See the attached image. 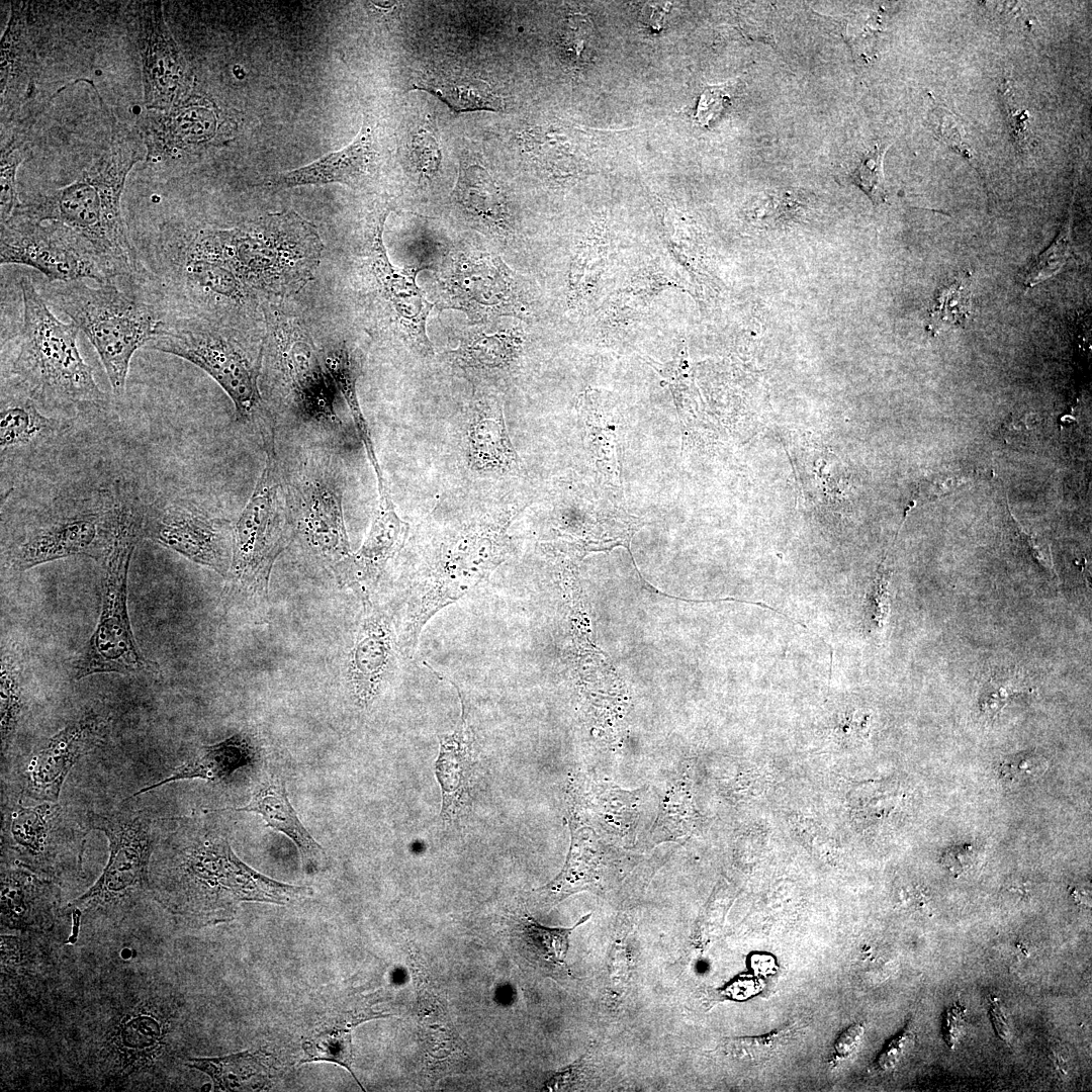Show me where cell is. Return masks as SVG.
Instances as JSON below:
<instances>
[{"mask_svg":"<svg viewBox=\"0 0 1092 1092\" xmlns=\"http://www.w3.org/2000/svg\"><path fill=\"white\" fill-rule=\"evenodd\" d=\"M1077 178L1074 184V191L1068 210V216L1052 245L1044 252L1038 255V257L1035 258L1032 264H1030L1027 268L1024 277V286L1026 288H1032L1033 286L1056 276L1064 269L1066 265L1075 261V254L1072 248L1071 226L1073 220V203L1075 200Z\"/></svg>","mask_w":1092,"mask_h":1092,"instance_id":"7bdbcfd3","label":"cell"},{"mask_svg":"<svg viewBox=\"0 0 1092 1092\" xmlns=\"http://www.w3.org/2000/svg\"><path fill=\"white\" fill-rule=\"evenodd\" d=\"M607 397L596 390H587L580 399V412L586 426L589 451L599 469L611 475L619 482L617 464L616 417L612 407L607 405Z\"/></svg>","mask_w":1092,"mask_h":1092,"instance_id":"74e56055","label":"cell"},{"mask_svg":"<svg viewBox=\"0 0 1092 1092\" xmlns=\"http://www.w3.org/2000/svg\"><path fill=\"white\" fill-rule=\"evenodd\" d=\"M417 990V1017L420 1039L429 1070L446 1072L467 1055V1045L449 1016L445 1001L421 961L413 957Z\"/></svg>","mask_w":1092,"mask_h":1092,"instance_id":"484cf974","label":"cell"},{"mask_svg":"<svg viewBox=\"0 0 1092 1092\" xmlns=\"http://www.w3.org/2000/svg\"><path fill=\"white\" fill-rule=\"evenodd\" d=\"M0 264L26 265L50 282L92 279L114 282L112 269L84 237L53 220L36 221L18 213L1 223Z\"/></svg>","mask_w":1092,"mask_h":1092,"instance_id":"8fae6325","label":"cell"},{"mask_svg":"<svg viewBox=\"0 0 1092 1092\" xmlns=\"http://www.w3.org/2000/svg\"><path fill=\"white\" fill-rule=\"evenodd\" d=\"M443 307L457 308L470 318L532 313L533 293L519 275L489 253L458 249L445 264L440 278Z\"/></svg>","mask_w":1092,"mask_h":1092,"instance_id":"7c38bea8","label":"cell"},{"mask_svg":"<svg viewBox=\"0 0 1092 1092\" xmlns=\"http://www.w3.org/2000/svg\"><path fill=\"white\" fill-rule=\"evenodd\" d=\"M149 878L155 900L200 926L232 920L242 902L287 905L312 894L258 873L235 854L221 828L190 818L158 840Z\"/></svg>","mask_w":1092,"mask_h":1092,"instance_id":"6da1fadb","label":"cell"},{"mask_svg":"<svg viewBox=\"0 0 1092 1092\" xmlns=\"http://www.w3.org/2000/svg\"><path fill=\"white\" fill-rule=\"evenodd\" d=\"M57 422L39 413L27 395L2 397L0 411V447L2 454L30 444L56 431Z\"/></svg>","mask_w":1092,"mask_h":1092,"instance_id":"f35d334b","label":"cell"},{"mask_svg":"<svg viewBox=\"0 0 1092 1092\" xmlns=\"http://www.w3.org/2000/svg\"><path fill=\"white\" fill-rule=\"evenodd\" d=\"M585 1070V1059L583 1057L575 1063L554 1073L546 1081L545 1090H568L582 1080L583 1072Z\"/></svg>","mask_w":1092,"mask_h":1092,"instance_id":"94428289","label":"cell"},{"mask_svg":"<svg viewBox=\"0 0 1092 1092\" xmlns=\"http://www.w3.org/2000/svg\"><path fill=\"white\" fill-rule=\"evenodd\" d=\"M189 361L205 371L229 395L237 421L257 424L262 436L274 432L259 386L260 359L213 322L166 314L147 346Z\"/></svg>","mask_w":1092,"mask_h":1092,"instance_id":"52a82bcc","label":"cell"},{"mask_svg":"<svg viewBox=\"0 0 1092 1092\" xmlns=\"http://www.w3.org/2000/svg\"><path fill=\"white\" fill-rule=\"evenodd\" d=\"M426 666L438 677L452 685L461 704V715L453 732L438 736L440 748L435 775L441 789V820L452 825L466 816L471 806V781L475 767L473 735L468 723L467 706L460 688L450 678Z\"/></svg>","mask_w":1092,"mask_h":1092,"instance_id":"cb8c5ba5","label":"cell"},{"mask_svg":"<svg viewBox=\"0 0 1092 1092\" xmlns=\"http://www.w3.org/2000/svg\"><path fill=\"white\" fill-rule=\"evenodd\" d=\"M967 1008L957 1002L948 1006L943 1014L942 1037L950 1049H954L964 1034Z\"/></svg>","mask_w":1092,"mask_h":1092,"instance_id":"6f0895ef","label":"cell"},{"mask_svg":"<svg viewBox=\"0 0 1092 1092\" xmlns=\"http://www.w3.org/2000/svg\"><path fill=\"white\" fill-rule=\"evenodd\" d=\"M607 241L588 238L578 248L569 272V298L573 302L586 299L603 273L607 259Z\"/></svg>","mask_w":1092,"mask_h":1092,"instance_id":"f6af8a7d","label":"cell"},{"mask_svg":"<svg viewBox=\"0 0 1092 1092\" xmlns=\"http://www.w3.org/2000/svg\"><path fill=\"white\" fill-rule=\"evenodd\" d=\"M414 88L426 90L451 109L462 112L472 110H502V97L484 80L464 73L432 72L419 77Z\"/></svg>","mask_w":1092,"mask_h":1092,"instance_id":"8d00e7d4","label":"cell"},{"mask_svg":"<svg viewBox=\"0 0 1092 1092\" xmlns=\"http://www.w3.org/2000/svg\"><path fill=\"white\" fill-rule=\"evenodd\" d=\"M363 614L348 661V678L355 702L369 706L393 669L398 639L388 615L369 596L360 597Z\"/></svg>","mask_w":1092,"mask_h":1092,"instance_id":"7402d4cb","label":"cell"},{"mask_svg":"<svg viewBox=\"0 0 1092 1092\" xmlns=\"http://www.w3.org/2000/svg\"><path fill=\"white\" fill-rule=\"evenodd\" d=\"M407 157L412 174L419 183L428 184L436 179L442 155L436 133L428 125H422L412 133Z\"/></svg>","mask_w":1092,"mask_h":1092,"instance_id":"c3c4849f","label":"cell"},{"mask_svg":"<svg viewBox=\"0 0 1092 1092\" xmlns=\"http://www.w3.org/2000/svg\"><path fill=\"white\" fill-rule=\"evenodd\" d=\"M28 3L13 2L1 38V117L11 119L31 98L36 74V53L28 27Z\"/></svg>","mask_w":1092,"mask_h":1092,"instance_id":"4316f807","label":"cell"},{"mask_svg":"<svg viewBox=\"0 0 1092 1092\" xmlns=\"http://www.w3.org/2000/svg\"><path fill=\"white\" fill-rule=\"evenodd\" d=\"M389 209L377 208L371 218L369 264L380 296L387 305L390 321L403 340L424 356L433 353L426 334V321L433 304L416 284V269L398 270L389 262L382 232Z\"/></svg>","mask_w":1092,"mask_h":1092,"instance_id":"ffe728a7","label":"cell"},{"mask_svg":"<svg viewBox=\"0 0 1092 1092\" xmlns=\"http://www.w3.org/2000/svg\"><path fill=\"white\" fill-rule=\"evenodd\" d=\"M379 147L375 126L364 115L362 126L351 144L298 169L286 171L267 181L270 188L286 189L304 185L341 183L360 188L377 172Z\"/></svg>","mask_w":1092,"mask_h":1092,"instance_id":"603a6c76","label":"cell"},{"mask_svg":"<svg viewBox=\"0 0 1092 1092\" xmlns=\"http://www.w3.org/2000/svg\"><path fill=\"white\" fill-rule=\"evenodd\" d=\"M256 754V748L248 735L237 733L220 742L202 746L191 757L176 767L170 776L151 786L144 787L127 799L182 780L223 781L230 778L237 769L255 760Z\"/></svg>","mask_w":1092,"mask_h":1092,"instance_id":"d6a6232c","label":"cell"},{"mask_svg":"<svg viewBox=\"0 0 1092 1092\" xmlns=\"http://www.w3.org/2000/svg\"><path fill=\"white\" fill-rule=\"evenodd\" d=\"M558 50L562 62L571 70L581 71L589 64L595 32L588 15L571 13L564 19L558 33Z\"/></svg>","mask_w":1092,"mask_h":1092,"instance_id":"ee69618b","label":"cell"},{"mask_svg":"<svg viewBox=\"0 0 1092 1092\" xmlns=\"http://www.w3.org/2000/svg\"><path fill=\"white\" fill-rule=\"evenodd\" d=\"M280 368L287 380L299 414L322 425H336V386L312 340L297 325L287 321L275 326Z\"/></svg>","mask_w":1092,"mask_h":1092,"instance_id":"44dd1931","label":"cell"},{"mask_svg":"<svg viewBox=\"0 0 1092 1092\" xmlns=\"http://www.w3.org/2000/svg\"><path fill=\"white\" fill-rule=\"evenodd\" d=\"M977 477L978 474L975 471L969 470L938 475L928 482L926 492L928 496L934 499L949 493L960 486L973 482Z\"/></svg>","mask_w":1092,"mask_h":1092,"instance_id":"9f6ffc18","label":"cell"},{"mask_svg":"<svg viewBox=\"0 0 1092 1092\" xmlns=\"http://www.w3.org/2000/svg\"><path fill=\"white\" fill-rule=\"evenodd\" d=\"M978 859L973 845H958L948 848L941 856V863L953 876H960L971 870Z\"/></svg>","mask_w":1092,"mask_h":1092,"instance_id":"680465c9","label":"cell"},{"mask_svg":"<svg viewBox=\"0 0 1092 1092\" xmlns=\"http://www.w3.org/2000/svg\"><path fill=\"white\" fill-rule=\"evenodd\" d=\"M46 297L68 315L95 348L115 396L124 394L133 354L157 335L167 313L159 304L120 290L114 282H50Z\"/></svg>","mask_w":1092,"mask_h":1092,"instance_id":"5b68a950","label":"cell"},{"mask_svg":"<svg viewBox=\"0 0 1092 1092\" xmlns=\"http://www.w3.org/2000/svg\"><path fill=\"white\" fill-rule=\"evenodd\" d=\"M864 1032V1027L860 1022L853 1023L846 1027L837 1037L834 1043V1054L838 1059H845L850 1056L859 1044Z\"/></svg>","mask_w":1092,"mask_h":1092,"instance_id":"be15d7a7","label":"cell"},{"mask_svg":"<svg viewBox=\"0 0 1092 1092\" xmlns=\"http://www.w3.org/2000/svg\"><path fill=\"white\" fill-rule=\"evenodd\" d=\"M523 335L519 328L503 329L492 334L470 331L452 350V360L461 368L492 374L510 369L522 351Z\"/></svg>","mask_w":1092,"mask_h":1092,"instance_id":"836d02e7","label":"cell"},{"mask_svg":"<svg viewBox=\"0 0 1092 1092\" xmlns=\"http://www.w3.org/2000/svg\"><path fill=\"white\" fill-rule=\"evenodd\" d=\"M1045 768L1046 761L1041 756L1022 754L1003 761L999 771L1006 783L1019 784L1039 777Z\"/></svg>","mask_w":1092,"mask_h":1092,"instance_id":"f5cc1de1","label":"cell"},{"mask_svg":"<svg viewBox=\"0 0 1092 1092\" xmlns=\"http://www.w3.org/2000/svg\"><path fill=\"white\" fill-rule=\"evenodd\" d=\"M323 362L337 391L343 395L348 405L358 436L375 472L378 488H382L385 486L382 471L357 395V381L362 374L364 364L363 352L359 348L343 343L327 352L323 356Z\"/></svg>","mask_w":1092,"mask_h":1092,"instance_id":"e575fe53","label":"cell"},{"mask_svg":"<svg viewBox=\"0 0 1092 1092\" xmlns=\"http://www.w3.org/2000/svg\"><path fill=\"white\" fill-rule=\"evenodd\" d=\"M140 140L116 129L109 149L74 182L19 202L14 212L67 225L93 245L116 279L133 276L138 259L122 217L121 196L129 171L142 159Z\"/></svg>","mask_w":1092,"mask_h":1092,"instance_id":"7a4b0ae2","label":"cell"},{"mask_svg":"<svg viewBox=\"0 0 1092 1092\" xmlns=\"http://www.w3.org/2000/svg\"><path fill=\"white\" fill-rule=\"evenodd\" d=\"M466 444L468 461L478 471L502 473L519 467L502 405L495 398H482L475 403L466 430Z\"/></svg>","mask_w":1092,"mask_h":1092,"instance_id":"4dcf8cb0","label":"cell"},{"mask_svg":"<svg viewBox=\"0 0 1092 1092\" xmlns=\"http://www.w3.org/2000/svg\"><path fill=\"white\" fill-rule=\"evenodd\" d=\"M188 247L276 293L304 285L323 250L314 226L291 210L268 214L248 226L201 231Z\"/></svg>","mask_w":1092,"mask_h":1092,"instance_id":"277c9868","label":"cell"},{"mask_svg":"<svg viewBox=\"0 0 1092 1092\" xmlns=\"http://www.w3.org/2000/svg\"><path fill=\"white\" fill-rule=\"evenodd\" d=\"M870 601L873 612L872 619L878 627H882L889 611L888 576L887 571L883 569L882 563L879 567V575L873 585Z\"/></svg>","mask_w":1092,"mask_h":1092,"instance_id":"91938a15","label":"cell"},{"mask_svg":"<svg viewBox=\"0 0 1092 1092\" xmlns=\"http://www.w3.org/2000/svg\"><path fill=\"white\" fill-rule=\"evenodd\" d=\"M20 675L8 656L1 657V739L2 753L9 747L23 709Z\"/></svg>","mask_w":1092,"mask_h":1092,"instance_id":"7dc6e473","label":"cell"},{"mask_svg":"<svg viewBox=\"0 0 1092 1092\" xmlns=\"http://www.w3.org/2000/svg\"><path fill=\"white\" fill-rule=\"evenodd\" d=\"M89 829L104 833L109 844V858L96 883L70 906L83 910L127 908L151 892L149 870L159 840L157 823L142 810L111 813L89 812Z\"/></svg>","mask_w":1092,"mask_h":1092,"instance_id":"30bf717a","label":"cell"},{"mask_svg":"<svg viewBox=\"0 0 1092 1092\" xmlns=\"http://www.w3.org/2000/svg\"><path fill=\"white\" fill-rule=\"evenodd\" d=\"M148 538L189 560L228 576L234 547V527L188 500L151 509L143 517Z\"/></svg>","mask_w":1092,"mask_h":1092,"instance_id":"5bb4252c","label":"cell"},{"mask_svg":"<svg viewBox=\"0 0 1092 1092\" xmlns=\"http://www.w3.org/2000/svg\"><path fill=\"white\" fill-rule=\"evenodd\" d=\"M22 321L11 375L20 391L54 406H99L105 394L78 349L79 328L61 322L31 278L19 280Z\"/></svg>","mask_w":1092,"mask_h":1092,"instance_id":"3957f363","label":"cell"},{"mask_svg":"<svg viewBox=\"0 0 1092 1092\" xmlns=\"http://www.w3.org/2000/svg\"><path fill=\"white\" fill-rule=\"evenodd\" d=\"M344 476L331 455L310 461L297 487L300 527L310 547L336 569L352 552L343 512Z\"/></svg>","mask_w":1092,"mask_h":1092,"instance_id":"9a60e30c","label":"cell"},{"mask_svg":"<svg viewBox=\"0 0 1092 1092\" xmlns=\"http://www.w3.org/2000/svg\"><path fill=\"white\" fill-rule=\"evenodd\" d=\"M805 1026L794 1023L756 1036L730 1037L724 1041L725 1053L744 1064H759L770 1060L797 1039Z\"/></svg>","mask_w":1092,"mask_h":1092,"instance_id":"60d3db41","label":"cell"},{"mask_svg":"<svg viewBox=\"0 0 1092 1092\" xmlns=\"http://www.w3.org/2000/svg\"><path fill=\"white\" fill-rule=\"evenodd\" d=\"M146 162L157 166L215 145L219 117L215 106L201 97H188L169 110H149L139 120Z\"/></svg>","mask_w":1092,"mask_h":1092,"instance_id":"d6986e66","label":"cell"},{"mask_svg":"<svg viewBox=\"0 0 1092 1092\" xmlns=\"http://www.w3.org/2000/svg\"><path fill=\"white\" fill-rule=\"evenodd\" d=\"M1000 100L1007 130L1019 153H1026L1033 146L1031 118L1027 108L1017 102L1009 81L1001 84Z\"/></svg>","mask_w":1092,"mask_h":1092,"instance_id":"681fc988","label":"cell"},{"mask_svg":"<svg viewBox=\"0 0 1092 1092\" xmlns=\"http://www.w3.org/2000/svg\"><path fill=\"white\" fill-rule=\"evenodd\" d=\"M453 200L475 226L497 237H508L512 232L513 218L506 196L494 178L480 165L460 167Z\"/></svg>","mask_w":1092,"mask_h":1092,"instance_id":"f1b7e54d","label":"cell"},{"mask_svg":"<svg viewBox=\"0 0 1092 1092\" xmlns=\"http://www.w3.org/2000/svg\"><path fill=\"white\" fill-rule=\"evenodd\" d=\"M1 149L0 214L1 223H4L11 217L20 202L16 191V173L28 152L25 133L18 130L11 134L9 141L2 145Z\"/></svg>","mask_w":1092,"mask_h":1092,"instance_id":"bcb514c9","label":"cell"},{"mask_svg":"<svg viewBox=\"0 0 1092 1092\" xmlns=\"http://www.w3.org/2000/svg\"><path fill=\"white\" fill-rule=\"evenodd\" d=\"M86 823L58 802L23 806L20 801L2 807V851L33 873L53 874L68 861H81Z\"/></svg>","mask_w":1092,"mask_h":1092,"instance_id":"4fadbf2b","label":"cell"},{"mask_svg":"<svg viewBox=\"0 0 1092 1092\" xmlns=\"http://www.w3.org/2000/svg\"><path fill=\"white\" fill-rule=\"evenodd\" d=\"M221 810L260 815L267 827L283 833L296 845L306 869H318L326 857L324 848L300 822L288 799L285 782L279 776L271 775L259 783L248 805Z\"/></svg>","mask_w":1092,"mask_h":1092,"instance_id":"f546056e","label":"cell"},{"mask_svg":"<svg viewBox=\"0 0 1092 1092\" xmlns=\"http://www.w3.org/2000/svg\"><path fill=\"white\" fill-rule=\"evenodd\" d=\"M932 130L950 150L961 155L964 159L974 164L977 159L971 147L964 126L960 119L947 108L938 104H932L931 109Z\"/></svg>","mask_w":1092,"mask_h":1092,"instance_id":"816d5d0a","label":"cell"},{"mask_svg":"<svg viewBox=\"0 0 1092 1092\" xmlns=\"http://www.w3.org/2000/svg\"><path fill=\"white\" fill-rule=\"evenodd\" d=\"M265 464L252 494L234 526L235 586L249 599L266 598L273 564L291 539V495L275 448V434L264 438Z\"/></svg>","mask_w":1092,"mask_h":1092,"instance_id":"ba28073f","label":"cell"},{"mask_svg":"<svg viewBox=\"0 0 1092 1092\" xmlns=\"http://www.w3.org/2000/svg\"><path fill=\"white\" fill-rule=\"evenodd\" d=\"M188 1065L208 1075L214 1090H256L267 1081V1069L255 1054L194 1058Z\"/></svg>","mask_w":1092,"mask_h":1092,"instance_id":"ab89813d","label":"cell"},{"mask_svg":"<svg viewBox=\"0 0 1092 1092\" xmlns=\"http://www.w3.org/2000/svg\"><path fill=\"white\" fill-rule=\"evenodd\" d=\"M109 719L85 711L47 740L20 774V792L39 802H58L63 784L76 762L106 737Z\"/></svg>","mask_w":1092,"mask_h":1092,"instance_id":"ac0fdd59","label":"cell"},{"mask_svg":"<svg viewBox=\"0 0 1092 1092\" xmlns=\"http://www.w3.org/2000/svg\"><path fill=\"white\" fill-rule=\"evenodd\" d=\"M989 1004L991 1021L997 1035L1004 1042L1009 1043L1011 1040V1031L1000 999L991 996Z\"/></svg>","mask_w":1092,"mask_h":1092,"instance_id":"e7e4bbea","label":"cell"},{"mask_svg":"<svg viewBox=\"0 0 1092 1092\" xmlns=\"http://www.w3.org/2000/svg\"><path fill=\"white\" fill-rule=\"evenodd\" d=\"M590 917L582 916L572 927H548L540 924L528 913L512 919V941L519 954L541 974L553 978L571 976L566 963L569 936L576 927Z\"/></svg>","mask_w":1092,"mask_h":1092,"instance_id":"1f68e13d","label":"cell"},{"mask_svg":"<svg viewBox=\"0 0 1092 1092\" xmlns=\"http://www.w3.org/2000/svg\"><path fill=\"white\" fill-rule=\"evenodd\" d=\"M142 522L134 506L119 496L114 536L105 555L100 617L74 663L77 679L96 673L153 668V662L143 656L134 641L126 609L129 562Z\"/></svg>","mask_w":1092,"mask_h":1092,"instance_id":"9c48e42d","label":"cell"},{"mask_svg":"<svg viewBox=\"0 0 1092 1092\" xmlns=\"http://www.w3.org/2000/svg\"><path fill=\"white\" fill-rule=\"evenodd\" d=\"M571 844L561 872L548 884L533 891L541 906L552 907L572 894L598 887L609 855L605 844L594 829L580 819L570 816Z\"/></svg>","mask_w":1092,"mask_h":1092,"instance_id":"83f0119b","label":"cell"},{"mask_svg":"<svg viewBox=\"0 0 1092 1092\" xmlns=\"http://www.w3.org/2000/svg\"><path fill=\"white\" fill-rule=\"evenodd\" d=\"M888 147L876 145L860 159L851 174L855 183L877 205L886 200V188L883 172V160Z\"/></svg>","mask_w":1092,"mask_h":1092,"instance_id":"f907efd6","label":"cell"},{"mask_svg":"<svg viewBox=\"0 0 1092 1092\" xmlns=\"http://www.w3.org/2000/svg\"><path fill=\"white\" fill-rule=\"evenodd\" d=\"M136 28L145 105L148 110H169L185 100L191 77L160 1L140 5Z\"/></svg>","mask_w":1092,"mask_h":1092,"instance_id":"e0dca14e","label":"cell"},{"mask_svg":"<svg viewBox=\"0 0 1092 1092\" xmlns=\"http://www.w3.org/2000/svg\"><path fill=\"white\" fill-rule=\"evenodd\" d=\"M525 145L537 164L557 179L583 173L588 163L579 139L567 127H536L526 133Z\"/></svg>","mask_w":1092,"mask_h":1092,"instance_id":"d590c367","label":"cell"},{"mask_svg":"<svg viewBox=\"0 0 1092 1092\" xmlns=\"http://www.w3.org/2000/svg\"><path fill=\"white\" fill-rule=\"evenodd\" d=\"M117 495L97 510H83L34 529L12 552L11 565L18 571L70 557L106 555L113 540Z\"/></svg>","mask_w":1092,"mask_h":1092,"instance_id":"2e32d148","label":"cell"},{"mask_svg":"<svg viewBox=\"0 0 1092 1092\" xmlns=\"http://www.w3.org/2000/svg\"><path fill=\"white\" fill-rule=\"evenodd\" d=\"M1023 692L1019 687L1008 681L992 677L986 686L981 706L985 711H999L1008 699Z\"/></svg>","mask_w":1092,"mask_h":1092,"instance_id":"11a10c76","label":"cell"},{"mask_svg":"<svg viewBox=\"0 0 1092 1092\" xmlns=\"http://www.w3.org/2000/svg\"><path fill=\"white\" fill-rule=\"evenodd\" d=\"M722 87H710L702 95L697 117L700 122L708 124L709 120L724 107L728 95Z\"/></svg>","mask_w":1092,"mask_h":1092,"instance_id":"6125c7cd","label":"cell"},{"mask_svg":"<svg viewBox=\"0 0 1092 1092\" xmlns=\"http://www.w3.org/2000/svg\"><path fill=\"white\" fill-rule=\"evenodd\" d=\"M510 514L473 523L447 540L407 601L399 649L412 657L426 624L486 579L505 559Z\"/></svg>","mask_w":1092,"mask_h":1092,"instance_id":"8992f818","label":"cell"},{"mask_svg":"<svg viewBox=\"0 0 1092 1092\" xmlns=\"http://www.w3.org/2000/svg\"><path fill=\"white\" fill-rule=\"evenodd\" d=\"M359 1022L355 1020L341 1023L310 1034L303 1043L305 1058L301 1062L327 1061L341 1065L362 1087L352 1069L354 1059L351 1026Z\"/></svg>","mask_w":1092,"mask_h":1092,"instance_id":"b9f144b4","label":"cell"},{"mask_svg":"<svg viewBox=\"0 0 1092 1092\" xmlns=\"http://www.w3.org/2000/svg\"><path fill=\"white\" fill-rule=\"evenodd\" d=\"M378 491V506L364 542L335 569L341 580L355 587L360 597L368 595L366 586L377 581L387 561L402 548L408 532V524L396 513L387 487Z\"/></svg>","mask_w":1092,"mask_h":1092,"instance_id":"d4e9b609","label":"cell"},{"mask_svg":"<svg viewBox=\"0 0 1092 1092\" xmlns=\"http://www.w3.org/2000/svg\"><path fill=\"white\" fill-rule=\"evenodd\" d=\"M914 1037L915 1034L912 1024L909 1022L881 1052L874 1062V1070L877 1072H887L894 1069L906 1050L913 1042Z\"/></svg>","mask_w":1092,"mask_h":1092,"instance_id":"db71d44e","label":"cell"}]
</instances>
